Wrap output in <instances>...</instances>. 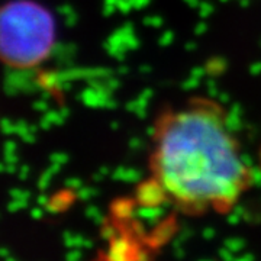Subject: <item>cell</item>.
Returning <instances> with one entry per match:
<instances>
[{
    "label": "cell",
    "instance_id": "obj_2",
    "mask_svg": "<svg viewBox=\"0 0 261 261\" xmlns=\"http://www.w3.org/2000/svg\"><path fill=\"white\" fill-rule=\"evenodd\" d=\"M56 39L53 15L39 3L13 0L2 8L0 49L5 64L32 68L47 58Z\"/></svg>",
    "mask_w": 261,
    "mask_h": 261
},
{
    "label": "cell",
    "instance_id": "obj_4",
    "mask_svg": "<svg viewBox=\"0 0 261 261\" xmlns=\"http://www.w3.org/2000/svg\"><path fill=\"white\" fill-rule=\"evenodd\" d=\"M129 250V243H128L123 237H113L111 247H109L108 258H111V260H122V258H126Z\"/></svg>",
    "mask_w": 261,
    "mask_h": 261
},
{
    "label": "cell",
    "instance_id": "obj_5",
    "mask_svg": "<svg viewBox=\"0 0 261 261\" xmlns=\"http://www.w3.org/2000/svg\"><path fill=\"white\" fill-rule=\"evenodd\" d=\"M115 212H116V215H121V212H123V214H126V212L132 214V207H130L129 202L128 203L126 202H118L115 205Z\"/></svg>",
    "mask_w": 261,
    "mask_h": 261
},
{
    "label": "cell",
    "instance_id": "obj_1",
    "mask_svg": "<svg viewBox=\"0 0 261 261\" xmlns=\"http://www.w3.org/2000/svg\"><path fill=\"white\" fill-rule=\"evenodd\" d=\"M151 166L168 199L189 214L228 211L251 181L226 116L205 100L163 116Z\"/></svg>",
    "mask_w": 261,
    "mask_h": 261
},
{
    "label": "cell",
    "instance_id": "obj_3",
    "mask_svg": "<svg viewBox=\"0 0 261 261\" xmlns=\"http://www.w3.org/2000/svg\"><path fill=\"white\" fill-rule=\"evenodd\" d=\"M167 197L164 187L155 177L141 183L137 190V202L140 206H160Z\"/></svg>",
    "mask_w": 261,
    "mask_h": 261
}]
</instances>
